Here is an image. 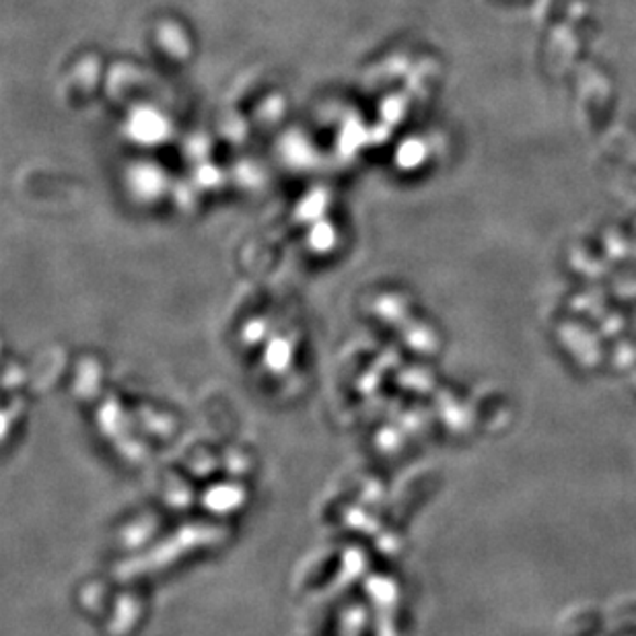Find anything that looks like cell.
Returning <instances> with one entry per match:
<instances>
[{
  "mask_svg": "<svg viewBox=\"0 0 636 636\" xmlns=\"http://www.w3.org/2000/svg\"><path fill=\"white\" fill-rule=\"evenodd\" d=\"M104 58L102 54L85 50L77 54L65 67L60 79V93L67 100V104H85L89 97H93L104 83Z\"/></svg>",
  "mask_w": 636,
  "mask_h": 636,
  "instance_id": "obj_1",
  "label": "cell"
},
{
  "mask_svg": "<svg viewBox=\"0 0 636 636\" xmlns=\"http://www.w3.org/2000/svg\"><path fill=\"white\" fill-rule=\"evenodd\" d=\"M151 44L163 60H170L173 65H184L196 50L189 25L172 15L157 19L151 32Z\"/></svg>",
  "mask_w": 636,
  "mask_h": 636,
  "instance_id": "obj_2",
  "label": "cell"
},
{
  "mask_svg": "<svg viewBox=\"0 0 636 636\" xmlns=\"http://www.w3.org/2000/svg\"><path fill=\"white\" fill-rule=\"evenodd\" d=\"M170 128H172V124L167 120V116L153 105H137L126 122L128 137L137 142H144V144L167 138Z\"/></svg>",
  "mask_w": 636,
  "mask_h": 636,
  "instance_id": "obj_3",
  "label": "cell"
},
{
  "mask_svg": "<svg viewBox=\"0 0 636 636\" xmlns=\"http://www.w3.org/2000/svg\"><path fill=\"white\" fill-rule=\"evenodd\" d=\"M167 173L163 172L155 163H138L128 170L126 186L130 196H135L140 203H157L165 189H167Z\"/></svg>",
  "mask_w": 636,
  "mask_h": 636,
  "instance_id": "obj_4",
  "label": "cell"
}]
</instances>
